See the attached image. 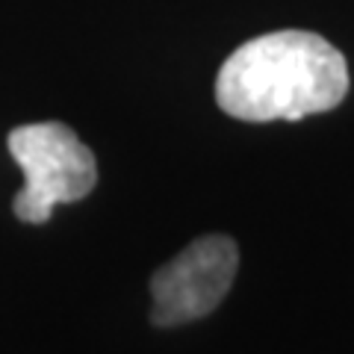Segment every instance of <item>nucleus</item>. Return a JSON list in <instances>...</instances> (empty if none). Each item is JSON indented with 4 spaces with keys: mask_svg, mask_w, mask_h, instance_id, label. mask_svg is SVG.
Masks as SVG:
<instances>
[{
    "mask_svg": "<svg viewBox=\"0 0 354 354\" xmlns=\"http://www.w3.org/2000/svg\"><path fill=\"white\" fill-rule=\"evenodd\" d=\"M6 145L24 171V189L15 195L12 209L27 225H44L57 204L80 201L95 189V153L62 121L21 124L9 133Z\"/></svg>",
    "mask_w": 354,
    "mask_h": 354,
    "instance_id": "nucleus-2",
    "label": "nucleus"
},
{
    "mask_svg": "<svg viewBox=\"0 0 354 354\" xmlns=\"http://www.w3.org/2000/svg\"><path fill=\"white\" fill-rule=\"evenodd\" d=\"M239 269V248L225 234L189 242L151 278V322L157 328L186 325L209 316L227 295Z\"/></svg>",
    "mask_w": 354,
    "mask_h": 354,
    "instance_id": "nucleus-3",
    "label": "nucleus"
},
{
    "mask_svg": "<svg viewBox=\"0 0 354 354\" xmlns=\"http://www.w3.org/2000/svg\"><path fill=\"white\" fill-rule=\"evenodd\" d=\"M348 95V62L310 30H278L230 53L216 77V104L239 121H301Z\"/></svg>",
    "mask_w": 354,
    "mask_h": 354,
    "instance_id": "nucleus-1",
    "label": "nucleus"
}]
</instances>
